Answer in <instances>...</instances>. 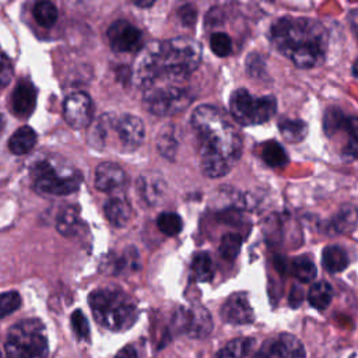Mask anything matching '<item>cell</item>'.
I'll return each mask as SVG.
<instances>
[{
    "label": "cell",
    "instance_id": "43",
    "mask_svg": "<svg viewBox=\"0 0 358 358\" xmlns=\"http://www.w3.org/2000/svg\"><path fill=\"white\" fill-rule=\"evenodd\" d=\"M5 125H6V119H5V117L0 114V133L3 132V129H5Z\"/></svg>",
    "mask_w": 358,
    "mask_h": 358
},
{
    "label": "cell",
    "instance_id": "16",
    "mask_svg": "<svg viewBox=\"0 0 358 358\" xmlns=\"http://www.w3.org/2000/svg\"><path fill=\"white\" fill-rule=\"evenodd\" d=\"M137 189L142 199L150 206H157L161 203L168 191L164 178L154 172L144 173L139 178Z\"/></svg>",
    "mask_w": 358,
    "mask_h": 358
},
{
    "label": "cell",
    "instance_id": "42",
    "mask_svg": "<svg viewBox=\"0 0 358 358\" xmlns=\"http://www.w3.org/2000/svg\"><path fill=\"white\" fill-rule=\"evenodd\" d=\"M135 5L139 6V8H150V6H153L154 3H153V2H136Z\"/></svg>",
    "mask_w": 358,
    "mask_h": 358
},
{
    "label": "cell",
    "instance_id": "33",
    "mask_svg": "<svg viewBox=\"0 0 358 358\" xmlns=\"http://www.w3.org/2000/svg\"><path fill=\"white\" fill-rule=\"evenodd\" d=\"M242 238L238 234H225L220 242V253L227 260H235L241 252Z\"/></svg>",
    "mask_w": 358,
    "mask_h": 358
},
{
    "label": "cell",
    "instance_id": "20",
    "mask_svg": "<svg viewBox=\"0 0 358 358\" xmlns=\"http://www.w3.org/2000/svg\"><path fill=\"white\" fill-rule=\"evenodd\" d=\"M348 263H350L348 255L343 248H340L337 245H332V246H326L323 249L322 264L329 273L343 272L344 268H347Z\"/></svg>",
    "mask_w": 358,
    "mask_h": 358
},
{
    "label": "cell",
    "instance_id": "10",
    "mask_svg": "<svg viewBox=\"0 0 358 358\" xmlns=\"http://www.w3.org/2000/svg\"><path fill=\"white\" fill-rule=\"evenodd\" d=\"M176 323L191 337L203 339L210 334L213 329V319L210 312L202 305H194L192 308H182L176 314Z\"/></svg>",
    "mask_w": 358,
    "mask_h": 358
},
{
    "label": "cell",
    "instance_id": "44",
    "mask_svg": "<svg viewBox=\"0 0 358 358\" xmlns=\"http://www.w3.org/2000/svg\"><path fill=\"white\" fill-rule=\"evenodd\" d=\"M352 74H354V77H358V59L352 65Z\"/></svg>",
    "mask_w": 358,
    "mask_h": 358
},
{
    "label": "cell",
    "instance_id": "18",
    "mask_svg": "<svg viewBox=\"0 0 358 358\" xmlns=\"http://www.w3.org/2000/svg\"><path fill=\"white\" fill-rule=\"evenodd\" d=\"M108 221L115 227H125L133 216L132 206L122 198H112L104 206Z\"/></svg>",
    "mask_w": 358,
    "mask_h": 358
},
{
    "label": "cell",
    "instance_id": "36",
    "mask_svg": "<svg viewBox=\"0 0 358 358\" xmlns=\"http://www.w3.org/2000/svg\"><path fill=\"white\" fill-rule=\"evenodd\" d=\"M344 118H346V115L340 110H337V108L327 110L325 119H323V128H325L326 135L333 136L334 133H337L340 130V126H341Z\"/></svg>",
    "mask_w": 358,
    "mask_h": 358
},
{
    "label": "cell",
    "instance_id": "7",
    "mask_svg": "<svg viewBox=\"0 0 358 358\" xmlns=\"http://www.w3.org/2000/svg\"><path fill=\"white\" fill-rule=\"evenodd\" d=\"M278 111V101L273 96L255 97L245 88H238L230 97V112L244 126L260 125L271 121Z\"/></svg>",
    "mask_w": 358,
    "mask_h": 358
},
{
    "label": "cell",
    "instance_id": "26",
    "mask_svg": "<svg viewBox=\"0 0 358 358\" xmlns=\"http://www.w3.org/2000/svg\"><path fill=\"white\" fill-rule=\"evenodd\" d=\"M333 298V290L329 283L318 282L308 291V302L319 311H325Z\"/></svg>",
    "mask_w": 358,
    "mask_h": 358
},
{
    "label": "cell",
    "instance_id": "30",
    "mask_svg": "<svg viewBox=\"0 0 358 358\" xmlns=\"http://www.w3.org/2000/svg\"><path fill=\"white\" fill-rule=\"evenodd\" d=\"M291 272L297 280L301 283H309L315 280L318 271L315 263L308 256H300L293 260L291 264Z\"/></svg>",
    "mask_w": 358,
    "mask_h": 358
},
{
    "label": "cell",
    "instance_id": "40",
    "mask_svg": "<svg viewBox=\"0 0 358 358\" xmlns=\"http://www.w3.org/2000/svg\"><path fill=\"white\" fill-rule=\"evenodd\" d=\"M115 358H137V352L132 346H126L115 355Z\"/></svg>",
    "mask_w": 358,
    "mask_h": 358
},
{
    "label": "cell",
    "instance_id": "6",
    "mask_svg": "<svg viewBox=\"0 0 358 358\" xmlns=\"http://www.w3.org/2000/svg\"><path fill=\"white\" fill-rule=\"evenodd\" d=\"M143 101L151 114L171 117L187 110L192 96L182 83H155L143 90Z\"/></svg>",
    "mask_w": 358,
    "mask_h": 358
},
{
    "label": "cell",
    "instance_id": "32",
    "mask_svg": "<svg viewBox=\"0 0 358 358\" xmlns=\"http://www.w3.org/2000/svg\"><path fill=\"white\" fill-rule=\"evenodd\" d=\"M34 17L41 27L51 28L58 20V9L51 2H40L34 8Z\"/></svg>",
    "mask_w": 358,
    "mask_h": 358
},
{
    "label": "cell",
    "instance_id": "24",
    "mask_svg": "<svg viewBox=\"0 0 358 358\" xmlns=\"http://www.w3.org/2000/svg\"><path fill=\"white\" fill-rule=\"evenodd\" d=\"M262 158L272 168H282L289 164V155L280 143L271 140L262 146Z\"/></svg>",
    "mask_w": 358,
    "mask_h": 358
},
{
    "label": "cell",
    "instance_id": "34",
    "mask_svg": "<svg viewBox=\"0 0 358 358\" xmlns=\"http://www.w3.org/2000/svg\"><path fill=\"white\" fill-rule=\"evenodd\" d=\"M22 307V297L17 291L0 294V318H6Z\"/></svg>",
    "mask_w": 358,
    "mask_h": 358
},
{
    "label": "cell",
    "instance_id": "23",
    "mask_svg": "<svg viewBox=\"0 0 358 358\" xmlns=\"http://www.w3.org/2000/svg\"><path fill=\"white\" fill-rule=\"evenodd\" d=\"M56 228L65 237H74L80 228V214L76 206L63 207L56 219Z\"/></svg>",
    "mask_w": 358,
    "mask_h": 358
},
{
    "label": "cell",
    "instance_id": "37",
    "mask_svg": "<svg viewBox=\"0 0 358 358\" xmlns=\"http://www.w3.org/2000/svg\"><path fill=\"white\" fill-rule=\"evenodd\" d=\"M71 327L74 330V333L77 334V337L80 339H88L90 336V326H88V321L84 316V314L81 311H74L71 314Z\"/></svg>",
    "mask_w": 358,
    "mask_h": 358
},
{
    "label": "cell",
    "instance_id": "39",
    "mask_svg": "<svg viewBox=\"0 0 358 358\" xmlns=\"http://www.w3.org/2000/svg\"><path fill=\"white\" fill-rule=\"evenodd\" d=\"M179 17H181V20L185 26H194V23L196 22V17H198V12L195 10L194 6L187 5L179 9Z\"/></svg>",
    "mask_w": 358,
    "mask_h": 358
},
{
    "label": "cell",
    "instance_id": "11",
    "mask_svg": "<svg viewBox=\"0 0 358 358\" xmlns=\"http://www.w3.org/2000/svg\"><path fill=\"white\" fill-rule=\"evenodd\" d=\"M111 130L117 133V137L125 150H135L142 146L146 135L142 119L129 114L112 117Z\"/></svg>",
    "mask_w": 358,
    "mask_h": 358
},
{
    "label": "cell",
    "instance_id": "14",
    "mask_svg": "<svg viewBox=\"0 0 358 358\" xmlns=\"http://www.w3.org/2000/svg\"><path fill=\"white\" fill-rule=\"evenodd\" d=\"M128 182L123 168L115 162H103L96 171V188L101 192L111 194L121 191Z\"/></svg>",
    "mask_w": 358,
    "mask_h": 358
},
{
    "label": "cell",
    "instance_id": "38",
    "mask_svg": "<svg viewBox=\"0 0 358 358\" xmlns=\"http://www.w3.org/2000/svg\"><path fill=\"white\" fill-rule=\"evenodd\" d=\"M13 77V63L9 56L0 49V90L5 88Z\"/></svg>",
    "mask_w": 358,
    "mask_h": 358
},
{
    "label": "cell",
    "instance_id": "25",
    "mask_svg": "<svg viewBox=\"0 0 358 358\" xmlns=\"http://www.w3.org/2000/svg\"><path fill=\"white\" fill-rule=\"evenodd\" d=\"M192 273L198 282H210L214 276V263L207 252H198L192 260Z\"/></svg>",
    "mask_w": 358,
    "mask_h": 358
},
{
    "label": "cell",
    "instance_id": "15",
    "mask_svg": "<svg viewBox=\"0 0 358 358\" xmlns=\"http://www.w3.org/2000/svg\"><path fill=\"white\" fill-rule=\"evenodd\" d=\"M221 318L231 325H249L253 322V309L245 294L231 296L221 308Z\"/></svg>",
    "mask_w": 358,
    "mask_h": 358
},
{
    "label": "cell",
    "instance_id": "29",
    "mask_svg": "<svg viewBox=\"0 0 358 358\" xmlns=\"http://www.w3.org/2000/svg\"><path fill=\"white\" fill-rule=\"evenodd\" d=\"M253 347V339L241 337L225 344L216 355V358H245Z\"/></svg>",
    "mask_w": 358,
    "mask_h": 358
},
{
    "label": "cell",
    "instance_id": "8",
    "mask_svg": "<svg viewBox=\"0 0 358 358\" xmlns=\"http://www.w3.org/2000/svg\"><path fill=\"white\" fill-rule=\"evenodd\" d=\"M31 176L34 181V188L40 194L66 196L74 194L80 188V176L73 175H60L55 167L48 161L37 162L31 169Z\"/></svg>",
    "mask_w": 358,
    "mask_h": 358
},
{
    "label": "cell",
    "instance_id": "28",
    "mask_svg": "<svg viewBox=\"0 0 358 358\" xmlns=\"http://www.w3.org/2000/svg\"><path fill=\"white\" fill-rule=\"evenodd\" d=\"M280 133L290 143H300L308 135V125L301 119H286L279 125Z\"/></svg>",
    "mask_w": 358,
    "mask_h": 358
},
{
    "label": "cell",
    "instance_id": "13",
    "mask_svg": "<svg viewBox=\"0 0 358 358\" xmlns=\"http://www.w3.org/2000/svg\"><path fill=\"white\" fill-rule=\"evenodd\" d=\"M108 40L115 52H135L142 45V31L128 22H115L108 30Z\"/></svg>",
    "mask_w": 358,
    "mask_h": 358
},
{
    "label": "cell",
    "instance_id": "22",
    "mask_svg": "<svg viewBox=\"0 0 358 358\" xmlns=\"http://www.w3.org/2000/svg\"><path fill=\"white\" fill-rule=\"evenodd\" d=\"M347 135V142L341 150V154L347 160L358 158V117H346L340 130Z\"/></svg>",
    "mask_w": 358,
    "mask_h": 358
},
{
    "label": "cell",
    "instance_id": "35",
    "mask_svg": "<svg viewBox=\"0 0 358 358\" xmlns=\"http://www.w3.org/2000/svg\"><path fill=\"white\" fill-rule=\"evenodd\" d=\"M210 48L216 56L225 58L232 51L231 38L224 33H216L210 38Z\"/></svg>",
    "mask_w": 358,
    "mask_h": 358
},
{
    "label": "cell",
    "instance_id": "12",
    "mask_svg": "<svg viewBox=\"0 0 358 358\" xmlns=\"http://www.w3.org/2000/svg\"><path fill=\"white\" fill-rule=\"evenodd\" d=\"M93 101L85 93H73L63 103V117L73 129H84L93 119Z\"/></svg>",
    "mask_w": 358,
    "mask_h": 358
},
{
    "label": "cell",
    "instance_id": "9",
    "mask_svg": "<svg viewBox=\"0 0 358 358\" xmlns=\"http://www.w3.org/2000/svg\"><path fill=\"white\" fill-rule=\"evenodd\" d=\"M253 358H305V348L296 336L282 333L266 340Z\"/></svg>",
    "mask_w": 358,
    "mask_h": 358
},
{
    "label": "cell",
    "instance_id": "41",
    "mask_svg": "<svg viewBox=\"0 0 358 358\" xmlns=\"http://www.w3.org/2000/svg\"><path fill=\"white\" fill-rule=\"evenodd\" d=\"M351 27L358 38V9L352 10V13H351Z\"/></svg>",
    "mask_w": 358,
    "mask_h": 358
},
{
    "label": "cell",
    "instance_id": "27",
    "mask_svg": "<svg viewBox=\"0 0 358 358\" xmlns=\"http://www.w3.org/2000/svg\"><path fill=\"white\" fill-rule=\"evenodd\" d=\"M157 148L160 154L168 160H173L178 151V140L175 126L168 125L162 128L157 137Z\"/></svg>",
    "mask_w": 358,
    "mask_h": 358
},
{
    "label": "cell",
    "instance_id": "21",
    "mask_svg": "<svg viewBox=\"0 0 358 358\" xmlns=\"http://www.w3.org/2000/svg\"><path fill=\"white\" fill-rule=\"evenodd\" d=\"M333 228L339 234H351L358 224V209L354 205H343L333 217Z\"/></svg>",
    "mask_w": 358,
    "mask_h": 358
},
{
    "label": "cell",
    "instance_id": "1",
    "mask_svg": "<svg viewBox=\"0 0 358 358\" xmlns=\"http://www.w3.org/2000/svg\"><path fill=\"white\" fill-rule=\"evenodd\" d=\"M202 62V46L191 37H178L144 46L133 67L135 84L146 90L155 83H182Z\"/></svg>",
    "mask_w": 358,
    "mask_h": 358
},
{
    "label": "cell",
    "instance_id": "3",
    "mask_svg": "<svg viewBox=\"0 0 358 358\" xmlns=\"http://www.w3.org/2000/svg\"><path fill=\"white\" fill-rule=\"evenodd\" d=\"M272 42L297 67L314 69L325 62L329 35L316 20L283 17L272 27Z\"/></svg>",
    "mask_w": 358,
    "mask_h": 358
},
{
    "label": "cell",
    "instance_id": "4",
    "mask_svg": "<svg viewBox=\"0 0 358 358\" xmlns=\"http://www.w3.org/2000/svg\"><path fill=\"white\" fill-rule=\"evenodd\" d=\"M93 315L99 325L123 332L132 327L137 319L136 302L123 291L117 289H99L88 297Z\"/></svg>",
    "mask_w": 358,
    "mask_h": 358
},
{
    "label": "cell",
    "instance_id": "5",
    "mask_svg": "<svg viewBox=\"0 0 358 358\" xmlns=\"http://www.w3.org/2000/svg\"><path fill=\"white\" fill-rule=\"evenodd\" d=\"M5 348L8 358H48L45 326L38 319L16 323L8 333Z\"/></svg>",
    "mask_w": 358,
    "mask_h": 358
},
{
    "label": "cell",
    "instance_id": "19",
    "mask_svg": "<svg viewBox=\"0 0 358 358\" xmlns=\"http://www.w3.org/2000/svg\"><path fill=\"white\" fill-rule=\"evenodd\" d=\"M37 144V133L30 126H22L9 140V148L16 155H26Z\"/></svg>",
    "mask_w": 358,
    "mask_h": 358
},
{
    "label": "cell",
    "instance_id": "2",
    "mask_svg": "<svg viewBox=\"0 0 358 358\" xmlns=\"http://www.w3.org/2000/svg\"><path fill=\"white\" fill-rule=\"evenodd\" d=\"M199 144L202 171L209 178L227 175L242 155V137L227 115L212 105H201L191 118Z\"/></svg>",
    "mask_w": 358,
    "mask_h": 358
},
{
    "label": "cell",
    "instance_id": "17",
    "mask_svg": "<svg viewBox=\"0 0 358 358\" xmlns=\"http://www.w3.org/2000/svg\"><path fill=\"white\" fill-rule=\"evenodd\" d=\"M37 104V90L28 80H22L12 96V108L19 118H28Z\"/></svg>",
    "mask_w": 358,
    "mask_h": 358
},
{
    "label": "cell",
    "instance_id": "31",
    "mask_svg": "<svg viewBox=\"0 0 358 358\" xmlns=\"http://www.w3.org/2000/svg\"><path fill=\"white\" fill-rule=\"evenodd\" d=\"M157 227L162 234H165L168 237H175L182 231L184 221H182L181 216H178L176 213L165 212L158 216Z\"/></svg>",
    "mask_w": 358,
    "mask_h": 358
}]
</instances>
